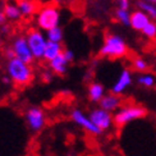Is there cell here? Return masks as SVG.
Segmentation results:
<instances>
[{
    "label": "cell",
    "mask_w": 156,
    "mask_h": 156,
    "mask_svg": "<svg viewBox=\"0 0 156 156\" xmlns=\"http://www.w3.org/2000/svg\"><path fill=\"white\" fill-rule=\"evenodd\" d=\"M128 54V45L124 37L118 34H108L99 49V55L110 60L126 58Z\"/></svg>",
    "instance_id": "obj_1"
},
{
    "label": "cell",
    "mask_w": 156,
    "mask_h": 156,
    "mask_svg": "<svg viewBox=\"0 0 156 156\" xmlns=\"http://www.w3.org/2000/svg\"><path fill=\"white\" fill-rule=\"evenodd\" d=\"M6 74L10 77L12 83L19 87L28 86L35 78L34 68L17 58H13L6 62Z\"/></svg>",
    "instance_id": "obj_2"
},
{
    "label": "cell",
    "mask_w": 156,
    "mask_h": 156,
    "mask_svg": "<svg viewBox=\"0 0 156 156\" xmlns=\"http://www.w3.org/2000/svg\"><path fill=\"white\" fill-rule=\"evenodd\" d=\"M62 21L60 8L58 5L50 3L40 6L35 16V22L38 30L48 32L55 27H59Z\"/></svg>",
    "instance_id": "obj_3"
},
{
    "label": "cell",
    "mask_w": 156,
    "mask_h": 156,
    "mask_svg": "<svg viewBox=\"0 0 156 156\" xmlns=\"http://www.w3.org/2000/svg\"><path fill=\"white\" fill-rule=\"evenodd\" d=\"M147 115V110L141 106L137 105V104H131V105H123L118 112H115L114 116V124L116 127H124L127 124H129L131 122L145 118Z\"/></svg>",
    "instance_id": "obj_4"
},
{
    "label": "cell",
    "mask_w": 156,
    "mask_h": 156,
    "mask_svg": "<svg viewBox=\"0 0 156 156\" xmlns=\"http://www.w3.org/2000/svg\"><path fill=\"white\" fill-rule=\"evenodd\" d=\"M26 37H27V42L30 45V49L32 51L35 60L44 59V51L48 44V38L45 32H42L38 28H30Z\"/></svg>",
    "instance_id": "obj_5"
},
{
    "label": "cell",
    "mask_w": 156,
    "mask_h": 156,
    "mask_svg": "<svg viewBox=\"0 0 156 156\" xmlns=\"http://www.w3.org/2000/svg\"><path fill=\"white\" fill-rule=\"evenodd\" d=\"M10 48L13 50V53H14V58L30 64V66L34 63L35 58L32 55V51L30 49V45L27 42V37L26 36L23 35L16 36L10 44Z\"/></svg>",
    "instance_id": "obj_6"
},
{
    "label": "cell",
    "mask_w": 156,
    "mask_h": 156,
    "mask_svg": "<svg viewBox=\"0 0 156 156\" xmlns=\"http://www.w3.org/2000/svg\"><path fill=\"white\" fill-rule=\"evenodd\" d=\"M24 119L32 132H40L46 124L45 112L38 106H30L24 113Z\"/></svg>",
    "instance_id": "obj_7"
},
{
    "label": "cell",
    "mask_w": 156,
    "mask_h": 156,
    "mask_svg": "<svg viewBox=\"0 0 156 156\" xmlns=\"http://www.w3.org/2000/svg\"><path fill=\"white\" fill-rule=\"evenodd\" d=\"M88 116H90V119L92 120L94 124L99 128L101 132L109 131V129L112 128L113 124H114V116H113V114L106 112V110L101 109V108H96L94 110H91Z\"/></svg>",
    "instance_id": "obj_8"
},
{
    "label": "cell",
    "mask_w": 156,
    "mask_h": 156,
    "mask_svg": "<svg viewBox=\"0 0 156 156\" xmlns=\"http://www.w3.org/2000/svg\"><path fill=\"white\" fill-rule=\"evenodd\" d=\"M70 119H72L78 127H81L82 129H84V131L91 134L99 136L102 133L92 123V120L90 119V116L87 114H84L81 109H73L72 112H70Z\"/></svg>",
    "instance_id": "obj_9"
},
{
    "label": "cell",
    "mask_w": 156,
    "mask_h": 156,
    "mask_svg": "<svg viewBox=\"0 0 156 156\" xmlns=\"http://www.w3.org/2000/svg\"><path fill=\"white\" fill-rule=\"evenodd\" d=\"M133 83V73L129 68H123L120 70V73L118 76V78L115 80V82L112 86V94L114 95H123L126 91L132 86Z\"/></svg>",
    "instance_id": "obj_10"
},
{
    "label": "cell",
    "mask_w": 156,
    "mask_h": 156,
    "mask_svg": "<svg viewBox=\"0 0 156 156\" xmlns=\"http://www.w3.org/2000/svg\"><path fill=\"white\" fill-rule=\"evenodd\" d=\"M123 106V100L122 97L118 95H114V94H106L105 96L101 99V101L99 102V108L106 110L109 113H114V112H118V110Z\"/></svg>",
    "instance_id": "obj_11"
},
{
    "label": "cell",
    "mask_w": 156,
    "mask_h": 156,
    "mask_svg": "<svg viewBox=\"0 0 156 156\" xmlns=\"http://www.w3.org/2000/svg\"><path fill=\"white\" fill-rule=\"evenodd\" d=\"M151 19L146 13H144L140 9H136L133 12H131V22H129V27L134 31H140L142 32L146 26L148 24Z\"/></svg>",
    "instance_id": "obj_12"
},
{
    "label": "cell",
    "mask_w": 156,
    "mask_h": 156,
    "mask_svg": "<svg viewBox=\"0 0 156 156\" xmlns=\"http://www.w3.org/2000/svg\"><path fill=\"white\" fill-rule=\"evenodd\" d=\"M105 86L100 82H91L87 87V96L91 102L99 104L101 99L105 96Z\"/></svg>",
    "instance_id": "obj_13"
},
{
    "label": "cell",
    "mask_w": 156,
    "mask_h": 156,
    "mask_svg": "<svg viewBox=\"0 0 156 156\" xmlns=\"http://www.w3.org/2000/svg\"><path fill=\"white\" fill-rule=\"evenodd\" d=\"M63 51H64V49L62 46V44L48 41L46 48H45V51H44V60L50 63L51 60H54L55 58L62 55Z\"/></svg>",
    "instance_id": "obj_14"
},
{
    "label": "cell",
    "mask_w": 156,
    "mask_h": 156,
    "mask_svg": "<svg viewBox=\"0 0 156 156\" xmlns=\"http://www.w3.org/2000/svg\"><path fill=\"white\" fill-rule=\"evenodd\" d=\"M17 5L22 13V17L36 16L38 8H40L35 0H17Z\"/></svg>",
    "instance_id": "obj_15"
},
{
    "label": "cell",
    "mask_w": 156,
    "mask_h": 156,
    "mask_svg": "<svg viewBox=\"0 0 156 156\" xmlns=\"http://www.w3.org/2000/svg\"><path fill=\"white\" fill-rule=\"evenodd\" d=\"M68 62L66 60V58L62 55H59L58 58H55L54 60H51L49 63V68L50 70L53 72L54 74H58V76H63L67 73V69H68Z\"/></svg>",
    "instance_id": "obj_16"
},
{
    "label": "cell",
    "mask_w": 156,
    "mask_h": 156,
    "mask_svg": "<svg viewBox=\"0 0 156 156\" xmlns=\"http://www.w3.org/2000/svg\"><path fill=\"white\" fill-rule=\"evenodd\" d=\"M3 12H4L5 18L9 19V21L17 22L22 18V13L19 10L17 3H6L3 8Z\"/></svg>",
    "instance_id": "obj_17"
},
{
    "label": "cell",
    "mask_w": 156,
    "mask_h": 156,
    "mask_svg": "<svg viewBox=\"0 0 156 156\" xmlns=\"http://www.w3.org/2000/svg\"><path fill=\"white\" fill-rule=\"evenodd\" d=\"M136 81H137V83L144 88H152L156 86V76L150 73V72L140 73Z\"/></svg>",
    "instance_id": "obj_18"
},
{
    "label": "cell",
    "mask_w": 156,
    "mask_h": 156,
    "mask_svg": "<svg viewBox=\"0 0 156 156\" xmlns=\"http://www.w3.org/2000/svg\"><path fill=\"white\" fill-rule=\"evenodd\" d=\"M137 6L140 10L146 13V14L150 17L151 21H156V4L147 2V0H138Z\"/></svg>",
    "instance_id": "obj_19"
},
{
    "label": "cell",
    "mask_w": 156,
    "mask_h": 156,
    "mask_svg": "<svg viewBox=\"0 0 156 156\" xmlns=\"http://www.w3.org/2000/svg\"><path fill=\"white\" fill-rule=\"evenodd\" d=\"M45 35H46L48 41L62 44L63 38H64V31H63V28L59 26V27H55V28H53V30L45 32Z\"/></svg>",
    "instance_id": "obj_20"
},
{
    "label": "cell",
    "mask_w": 156,
    "mask_h": 156,
    "mask_svg": "<svg viewBox=\"0 0 156 156\" xmlns=\"http://www.w3.org/2000/svg\"><path fill=\"white\" fill-rule=\"evenodd\" d=\"M132 68L138 73H145L148 69V63L145 58L134 56V58H132Z\"/></svg>",
    "instance_id": "obj_21"
},
{
    "label": "cell",
    "mask_w": 156,
    "mask_h": 156,
    "mask_svg": "<svg viewBox=\"0 0 156 156\" xmlns=\"http://www.w3.org/2000/svg\"><path fill=\"white\" fill-rule=\"evenodd\" d=\"M114 16H115V19L120 24L129 26V22H131V12H129V10H124V9L116 8Z\"/></svg>",
    "instance_id": "obj_22"
},
{
    "label": "cell",
    "mask_w": 156,
    "mask_h": 156,
    "mask_svg": "<svg viewBox=\"0 0 156 156\" xmlns=\"http://www.w3.org/2000/svg\"><path fill=\"white\" fill-rule=\"evenodd\" d=\"M142 35H144L145 37H147V38H150V40L156 38V22L155 21L148 22V24L142 30Z\"/></svg>",
    "instance_id": "obj_23"
},
{
    "label": "cell",
    "mask_w": 156,
    "mask_h": 156,
    "mask_svg": "<svg viewBox=\"0 0 156 156\" xmlns=\"http://www.w3.org/2000/svg\"><path fill=\"white\" fill-rule=\"evenodd\" d=\"M63 56L66 58V60L68 62V63H70V62H73L74 60V53L70 49H64V51H63Z\"/></svg>",
    "instance_id": "obj_24"
},
{
    "label": "cell",
    "mask_w": 156,
    "mask_h": 156,
    "mask_svg": "<svg viewBox=\"0 0 156 156\" xmlns=\"http://www.w3.org/2000/svg\"><path fill=\"white\" fill-rule=\"evenodd\" d=\"M118 8L129 10V8H131V0H118Z\"/></svg>",
    "instance_id": "obj_25"
},
{
    "label": "cell",
    "mask_w": 156,
    "mask_h": 156,
    "mask_svg": "<svg viewBox=\"0 0 156 156\" xmlns=\"http://www.w3.org/2000/svg\"><path fill=\"white\" fill-rule=\"evenodd\" d=\"M41 80L45 83H50L51 81H53V72H42Z\"/></svg>",
    "instance_id": "obj_26"
},
{
    "label": "cell",
    "mask_w": 156,
    "mask_h": 156,
    "mask_svg": "<svg viewBox=\"0 0 156 156\" xmlns=\"http://www.w3.org/2000/svg\"><path fill=\"white\" fill-rule=\"evenodd\" d=\"M4 55H5V58H6V60L13 59V58H14V53H13V50H12V48H10V46H9V48H6Z\"/></svg>",
    "instance_id": "obj_27"
},
{
    "label": "cell",
    "mask_w": 156,
    "mask_h": 156,
    "mask_svg": "<svg viewBox=\"0 0 156 156\" xmlns=\"http://www.w3.org/2000/svg\"><path fill=\"white\" fill-rule=\"evenodd\" d=\"M5 21H6V18L4 16V12H3V9H0V26H4Z\"/></svg>",
    "instance_id": "obj_28"
},
{
    "label": "cell",
    "mask_w": 156,
    "mask_h": 156,
    "mask_svg": "<svg viewBox=\"0 0 156 156\" xmlns=\"http://www.w3.org/2000/svg\"><path fill=\"white\" fill-rule=\"evenodd\" d=\"M2 80H3V83H4V84H9V83H12V80H10V77H9L8 74H6V76H3Z\"/></svg>",
    "instance_id": "obj_29"
},
{
    "label": "cell",
    "mask_w": 156,
    "mask_h": 156,
    "mask_svg": "<svg viewBox=\"0 0 156 156\" xmlns=\"http://www.w3.org/2000/svg\"><path fill=\"white\" fill-rule=\"evenodd\" d=\"M147 2H150V3H154V4H156V0H147Z\"/></svg>",
    "instance_id": "obj_30"
},
{
    "label": "cell",
    "mask_w": 156,
    "mask_h": 156,
    "mask_svg": "<svg viewBox=\"0 0 156 156\" xmlns=\"http://www.w3.org/2000/svg\"><path fill=\"white\" fill-rule=\"evenodd\" d=\"M3 45V38H2V36H0V46Z\"/></svg>",
    "instance_id": "obj_31"
},
{
    "label": "cell",
    "mask_w": 156,
    "mask_h": 156,
    "mask_svg": "<svg viewBox=\"0 0 156 156\" xmlns=\"http://www.w3.org/2000/svg\"><path fill=\"white\" fill-rule=\"evenodd\" d=\"M87 156H100V155H96V154H91V155H87Z\"/></svg>",
    "instance_id": "obj_32"
},
{
    "label": "cell",
    "mask_w": 156,
    "mask_h": 156,
    "mask_svg": "<svg viewBox=\"0 0 156 156\" xmlns=\"http://www.w3.org/2000/svg\"><path fill=\"white\" fill-rule=\"evenodd\" d=\"M100 2H104V0H100Z\"/></svg>",
    "instance_id": "obj_33"
}]
</instances>
